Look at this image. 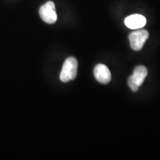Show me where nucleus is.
Here are the masks:
<instances>
[{
    "instance_id": "nucleus-6",
    "label": "nucleus",
    "mask_w": 160,
    "mask_h": 160,
    "mask_svg": "<svg viewBox=\"0 0 160 160\" xmlns=\"http://www.w3.org/2000/svg\"><path fill=\"white\" fill-rule=\"evenodd\" d=\"M125 24L130 29H139L146 24V19L142 15L133 14L125 19Z\"/></svg>"
},
{
    "instance_id": "nucleus-5",
    "label": "nucleus",
    "mask_w": 160,
    "mask_h": 160,
    "mask_svg": "<svg viewBox=\"0 0 160 160\" xmlns=\"http://www.w3.org/2000/svg\"><path fill=\"white\" fill-rule=\"evenodd\" d=\"M94 77L98 82L104 85L109 83L111 79V74L108 68L103 64H99L94 68Z\"/></svg>"
},
{
    "instance_id": "nucleus-2",
    "label": "nucleus",
    "mask_w": 160,
    "mask_h": 160,
    "mask_svg": "<svg viewBox=\"0 0 160 160\" xmlns=\"http://www.w3.org/2000/svg\"><path fill=\"white\" fill-rule=\"evenodd\" d=\"M148 75V70L145 66L140 65L136 68L133 75L128 80V85L133 92H137L139 86L142 85L145 79Z\"/></svg>"
},
{
    "instance_id": "nucleus-4",
    "label": "nucleus",
    "mask_w": 160,
    "mask_h": 160,
    "mask_svg": "<svg viewBox=\"0 0 160 160\" xmlns=\"http://www.w3.org/2000/svg\"><path fill=\"white\" fill-rule=\"evenodd\" d=\"M149 37L148 32L145 30L134 31L129 35V41L131 48L138 51L142 48L144 44Z\"/></svg>"
},
{
    "instance_id": "nucleus-1",
    "label": "nucleus",
    "mask_w": 160,
    "mask_h": 160,
    "mask_svg": "<svg viewBox=\"0 0 160 160\" xmlns=\"http://www.w3.org/2000/svg\"><path fill=\"white\" fill-rule=\"evenodd\" d=\"M78 62L76 58L68 57L64 62L62 70L60 73V80L63 82H68L75 79L77 76Z\"/></svg>"
},
{
    "instance_id": "nucleus-3",
    "label": "nucleus",
    "mask_w": 160,
    "mask_h": 160,
    "mask_svg": "<svg viewBox=\"0 0 160 160\" xmlns=\"http://www.w3.org/2000/svg\"><path fill=\"white\" fill-rule=\"evenodd\" d=\"M40 17L48 24H53L57 22V15L55 9V4L49 1L41 6L39 9Z\"/></svg>"
}]
</instances>
